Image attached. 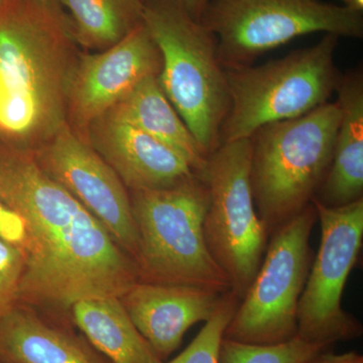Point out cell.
<instances>
[{
  "instance_id": "cell-1",
  "label": "cell",
  "mask_w": 363,
  "mask_h": 363,
  "mask_svg": "<svg viewBox=\"0 0 363 363\" xmlns=\"http://www.w3.org/2000/svg\"><path fill=\"white\" fill-rule=\"evenodd\" d=\"M0 201L26 225L18 303L70 311L84 298L123 297L140 281L135 260L33 152L0 143Z\"/></svg>"
},
{
  "instance_id": "cell-2",
  "label": "cell",
  "mask_w": 363,
  "mask_h": 363,
  "mask_svg": "<svg viewBox=\"0 0 363 363\" xmlns=\"http://www.w3.org/2000/svg\"><path fill=\"white\" fill-rule=\"evenodd\" d=\"M75 42L58 0L0 1V143L35 152L66 125Z\"/></svg>"
},
{
  "instance_id": "cell-3",
  "label": "cell",
  "mask_w": 363,
  "mask_h": 363,
  "mask_svg": "<svg viewBox=\"0 0 363 363\" xmlns=\"http://www.w3.org/2000/svg\"><path fill=\"white\" fill-rule=\"evenodd\" d=\"M143 23L162 56L157 76L164 95L208 154L220 145L230 105L217 42L183 0H145Z\"/></svg>"
},
{
  "instance_id": "cell-4",
  "label": "cell",
  "mask_w": 363,
  "mask_h": 363,
  "mask_svg": "<svg viewBox=\"0 0 363 363\" xmlns=\"http://www.w3.org/2000/svg\"><path fill=\"white\" fill-rule=\"evenodd\" d=\"M340 116L337 101L327 102L250 136L253 200L269 233L311 204L330 167Z\"/></svg>"
},
{
  "instance_id": "cell-5",
  "label": "cell",
  "mask_w": 363,
  "mask_h": 363,
  "mask_svg": "<svg viewBox=\"0 0 363 363\" xmlns=\"http://www.w3.org/2000/svg\"><path fill=\"white\" fill-rule=\"evenodd\" d=\"M143 281L225 294L231 286L204 238L209 193L205 177L162 190L131 191Z\"/></svg>"
},
{
  "instance_id": "cell-6",
  "label": "cell",
  "mask_w": 363,
  "mask_h": 363,
  "mask_svg": "<svg viewBox=\"0 0 363 363\" xmlns=\"http://www.w3.org/2000/svg\"><path fill=\"white\" fill-rule=\"evenodd\" d=\"M338 40L324 35L317 44L264 65L224 68L230 105L220 145L250 138L262 126L297 118L327 104L342 75L335 65Z\"/></svg>"
},
{
  "instance_id": "cell-7",
  "label": "cell",
  "mask_w": 363,
  "mask_h": 363,
  "mask_svg": "<svg viewBox=\"0 0 363 363\" xmlns=\"http://www.w3.org/2000/svg\"><path fill=\"white\" fill-rule=\"evenodd\" d=\"M201 21L213 33L224 68L310 33L363 37L362 13L321 0H210Z\"/></svg>"
},
{
  "instance_id": "cell-8",
  "label": "cell",
  "mask_w": 363,
  "mask_h": 363,
  "mask_svg": "<svg viewBox=\"0 0 363 363\" xmlns=\"http://www.w3.org/2000/svg\"><path fill=\"white\" fill-rule=\"evenodd\" d=\"M250 159V138L221 143L210 155L204 176L209 193L205 241L240 300L259 271L269 234L253 200Z\"/></svg>"
},
{
  "instance_id": "cell-9",
  "label": "cell",
  "mask_w": 363,
  "mask_h": 363,
  "mask_svg": "<svg viewBox=\"0 0 363 363\" xmlns=\"http://www.w3.org/2000/svg\"><path fill=\"white\" fill-rule=\"evenodd\" d=\"M316 221L311 203L274 231L259 271L223 338L276 344L298 335V306L311 267L309 241Z\"/></svg>"
},
{
  "instance_id": "cell-10",
  "label": "cell",
  "mask_w": 363,
  "mask_h": 363,
  "mask_svg": "<svg viewBox=\"0 0 363 363\" xmlns=\"http://www.w3.org/2000/svg\"><path fill=\"white\" fill-rule=\"evenodd\" d=\"M321 226V242L310 267L298 306V336L331 346L362 336V325L342 307L350 272L363 240V198L339 207L312 199Z\"/></svg>"
},
{
  "instance_id": "cell-11",
  "label": "cell",
  "mask_w": 363,
  "mask_h": 363,
  "mask_svg": "<svg viewBox=\"0 0 363 363\" xmlns=\"http://www.w3.org/2000/svg\"><path fill=\"white\" fill-rule=\"evenodd\" d=\"M33 154L43 171L90 212L136 262L138 233L130 195L92 145L67 123Z\"/></svg>"
},
{
  "instance_id": "cell-12",
  "label": "cell",
  "mask_w": 363,
  "mask_h": 363,
  "mask_svg": "<svg viewBox=\"0 0 363 363\" xmlns=\"http://www.w3.org/2000/svg\"><path fill=\"white\" fill-rule=\"evenodd\" d=\"M162 56L145 26L96 55L79 57L68 90V114L79 128L105 116L140 81L159 76Z\"/></svg>"
},
{
  "instance_id": "cell-13",
  "label": "cell",
  "mask_w": 363,
  "mask_h": 363,
  "mask_svg": "<svg viewBox=\"0 0 363 363\" xmlns=\"http://www.w3.org/2000/svg\"><path fill=\"white\" fill-rule=\"evenodd\" d=\"M88 128L93 149L130 191L162 190L203 177L175 150L130 124L104 116Z\"/></svg>"
},
{
  "instance_id": "cell-14",
  "label": "cell",
  "mask_w": 363,
  "mask_h": 363,
  "mask_svg": "<svg viewBox=\"0 0 363 363\" xmlns=\"http://www.w3.org/2000/svg\"><path fill=\"white\" fill-rule=\"evenodd\" d=\"M222 296L197 286L140 279L121 300L136 329L164 362L191 327L213 316Z\"/></svg>"
},
{
  "instance_id": "cell-15",
  "label": "cell",
  "mask_w": 363,
  "mask_h": 363,
  "mask_svg": "<svg viewBox=\"0 0 363 363\" xmlns=\"http://www.w3.org/2000/svg\"><path fill=\"white\" fill-rule=\"evenodd\" d=\"M341 116L330 167L314 197L329 207L363 198V73L353 69L341 75L337 88ZM317 191V192H318Z\"/></svg>"
},
{
  "instance_id": "cell-16",
  "label": "cell",
  "mask_w": 363,
  "mask_h": 363,
  "mask_svg": "<svg viewBox=\"0 0 363 363\" xmlns=\"http://www.w3.org/2000/svg\"><path fill=\"white\" fill-rule=\"evenodd\" d=\"M0 363H106L63 327L16 305L0 321Z\"/></svg>"
},
{
  "instance_id": "cell-17",
  "label": "cell",
  "mask_w": 363,
  "mask_h": 363,
  "mask_svg": "<svg viewBox=\"0 0 363 363\" xmlns=\"http://www.w3.org/2000/svg\"><path fill=\"white\" fill-rule=\"evenodd\" d=\"M105 116L135 126L169 145L204 177L210 155L203 149L164 95L157 76H147Z\"/></svg>"
},
{
  "instance_id": "cell-18",
  "label": "cell",
  "mask_w": 363,
  "mask_h": 363,
  "mask_svg": "<svg viewBox=\"0 0 363 363\" xmlns=\"http://www.w3.org/2000/svg\"><path fill=\"white\" fill-rule=\"evenodd\" d=\"M70 312L74 324L109 362H164L136 329L121 298H84Z\"/></svg>"
},
{
  "instance_id": "cell-19",
  "label": "cell",
  "mask_w": 363,
  "mask_h": 363,
  "mask_svg": "<svg viewBox=\"0 0 363 363\" xmlns=\"http://www.w3.org/2000/svg\"><path fill=\"white\" fill-rule=\"evenodd\" d=\"M71 14L76 42L106 50L143 23L145 0H58Z\"/></svg>"
},
{
  "instance_id": "cell-20",
  "label": "cell",
  "mask_w": 363,
  "mask_h": 363,
  "mask_svg": "<svg viewBox=\"0 0 363 363\" xmlns=\"http://www.w3.org/2000/svg\"><path fill=\"white\" fill-rule=\"evenodd\" d=\"M329 347L298 335L276 344L243 343L223 338L218 363H306Z\"/></svg>"
},
{
  "instance_id": "cell-21",
  "label": "cell",
  "mask_w": 363,
  "mask_h": 363,
  "mask_svg": "<svg viewBox=\"0 0 363 363\" xmlns=\"http://www.w3.org/2000/svg\"><path fill=\"white\" fill-rule=\"evenodd\" d=\"M240 301L231 291L223 294L213 316L205 322L194 340L180 355L167 363H218L224 331L233 319Z\"/></svg>"
},
{
  "instance_id": "cell-22",
  "label": "cell",
  "mask_w": 363,
  "mask_h": 363,
  "mask_svg": "<svg viewBox=\"0 0 363 363\" xmlns=\"http://www.w3.org/2000/svg\"><path fill=\"white\" fill-rule=\"evenodd\" d=\"M23 272L21 247L0 240V321L18 304V291Z\"/></svg>"
},
{
  "instance_id": "cell-23",
  "label": "cell",
  "mask_w": 363,
  "mask_h": 363,
  "mask_svg": "<svg viewBox=\"0 0 363 363\" xmlns=\"http://www.w3.org/2000/svg\"><path fill=\"white\" fill-rule=\"evenodd\" d=\"M0 240L21 247L26 240V225L23 218L0 201Z\"/></svg>"
},
{
  "instance_id": "cell-24",
  "label": "cell",
  "mask_w": 363,
  "mask_h": 363,
  "mask_svg": "<svg viewBox=\"0 0 363 363\" xmlns=\"http://www.w3.org/2000/svg\"><path fill=\"white\" fill-rule=\"evenodd\" d=\"M306 363H363V357L354 351L336 354L327 350L315 355Z\"/></svg>"
},
{
  "instance_id": "cell-25",
  "label": "cell",
  "mask_w": 363,
  "mask_h": 363,
  "mask_svg": "<svg viewBox=\"0 0 363 363\" xmlns=\"http://www.w3.org/2000/svg\"><path fill=\"white\" fill-rule=\"evenodd\" d=\"M209 1L210 0H183L189 13L198 21H201L203 13H204Z\"/></svg>"
},
{
  "instance_id": "cell-26",
  "label": "cell",
  "mask_w": 363,
  "mask_h": 363,
  "mask_svg": "<svg viewBox=\"0 0 363 363\" xmlns=\"http://www.w3.org/2000/svg\"><path fill=\"white\" fill-rule=\"evenodd\" d=\"M343 2V6L347 7L351 11L362 13L363 0H341Z\"/></svg>"
},
{
  "instance_id": "cell-27",
  "label": "cell",
  "mask_w": 363,
  "mask_h": 363,
  "mask_svg": "<svg viewBox=\"0 0 363 363\" xmlns=\"http://www.w3.org/2000/svg\"><path fill=\"white\" fill-rule=\"evenodd\" d=\"M0 1H1V0H0Z\"/></svg>"
}]
</instances>
